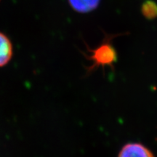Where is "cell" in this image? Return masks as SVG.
<instances>
[{"label":"cell","mask_w":157,"mask_h":157,"mask_svg":"<svg viewBox=\"0 0 157 157\" xmlns=\"http://www.w3.org/2000/svg\"><path fill=\"white\" fill-rule=\"evenodd\" d=\"M115 51L110 45L103 44L93 52L92 59L95 65L106 66L111 64L116 60Z\"/></svg>","instance_id":"cell-1"},{"label":"cell","mask_w":157,"mask_h":157,"mask_svg":"<svg viewBox=\"0 0 157 157\" xmlns=\"http://www.w3.org/2000/svg\"><path fill=\"white\" fill-rule=\"evenodd\" d=\"M118 157H155L149 149L138 143H127L121 148Z\"/></svg>","instance_id":"cell-2"},{"label":"cell","mask_w":157,"mask_h":157,"mask_svg":"<svg viewBox=\"0 0 157 157\" xmlns=\"http://www.w3.org/2000/svg\"><path fill=\"white\" fill-rule=\"evenodd\" d=\"M13 56V46L8 37L0 32V67L9 63Z\"/></svg>","instance_id":"cell-3"},{"label":"cell","mask_w":157,"mask_h":157,"mask_svg":"<svg viewBox=\"0 0 157 157\" xmlns=\"http://www.w3.org/2000/svg\"><path fill=\"white\" fill-rule=\"evenodd\" d=\"M101 0H68L71 7L78 13H89L99 5Z\"/></svg>","instance_id":"cell-4"}]
</instances>
